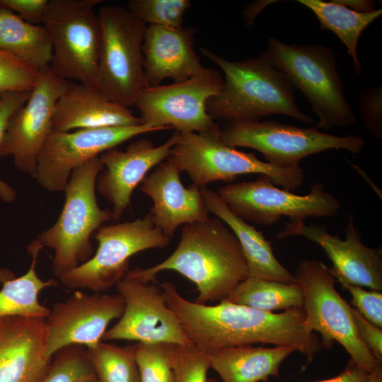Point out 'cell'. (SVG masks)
I'll return each mask as SVG.
<instances>
[{"instance_id":"23","label":"cell","mask_w":382,"mask_h":382,"mask_svg":"<svg viewBox=\"0 0 382 382\" xmlns=\"http://www.w3.org/2000/svg\"><path fill=\"white\" fill-rule=\"evenodd\" d=\"M52 124L53 131L70 132L142 123L128 108L110 100L99 88L69 81L56 103Z\"/></svg>"},{"instance_id":"10","label":"cell","mask_w":382,"mask_h":382,"mask_svg":"<svg viewBox=\"0 0 382 382\" xmlns=\"http://www.w3.org/2000/svg\"><path fill=\"white\" fill-rule=\"evenodd\" d=\"M95 238L98 248L91 258L59 277L64 286L105 292L126 276L132 256L163 248L170 241L155 226L149 213L131 221L101 226Z\"/></svg>"},{"instance_id":"7","label":"cell","mask_w":382,"mask_h":382,"mask_svg":"<svg viewBox=\"0 0 382 382\" xmlns=\"http://www.w3.org/2000/svg\"><path fill=\"white\" fill-rule=\"evenodd\" d=\"M98 88L110 100L132 107L146 88L142 45L146 25L127 8L99 11Z\"/></svg>"},{"instance_id":"1","label":"cell","mask_w":382,"mask_h":382,"mask_svg":"<svg viewBox=\"0 0 382 382\" xmlns=\"http://www.w3.org/2000/svg\"><path fill=\"white\" fill-rule=\"evenodd\" d=\"M166 304L178 318L192 345L205 352L246 345L289 346L311 362L321 348L316 332L306 325L302 307L271 313L232 303L200 304L184 298L175 286L161 284Z\"/></svg>"},{"instance_id":"25","label":"cell","mask_w":382,"mask_h":382,"mask_svg":"<svg viewBox=\"0 0 382 382\" xmlns=\"http://www.w3.org/2000/svg\"><path fill=\"white\" fill-rule=\"evenodd\" d=\"M296 349L289 346L239 345L208 352L210 368L222 382L267 381L278 376L282 362Z\"/></svg>"},{"instance_id":"6","label":"cell","mask_w":382,"mask_h":382,"mask_svg":"<svg viewBox=\"0 0 382 382\" xmlns=\"http://www.w3.org/2000/svg\"><path fill=\"white\" fill-rule=\"evenodd\" d=\"M220 132H178L177 141L167 158L200 188L215 181L231 182L247 174L266 175L275 185L291 192L302 185L303 171L301 167L285 168L262 161L254 153L225 144Z\"/></svg>"},{"instance_id":"21","label":"cell","mask_w":382,"mask_h":382,"mask_svg":"<svg viewBox=\"0 0 382 382\" xmlns=\"http://www.w3.org/2000/svg\"><path fill=\"white\" fill-rule=\"evenodd\" d=\"M45 318H0V382H38L52 357L45 354Z\"/></svg>"},{"instance_id":"8","label":"cell","mask_w":382,"mask_h":382,"mask_svg":"<svg viewBox=\"0 0 382 382\" xmlns=\"http://www.w3.org/2000/svg\"><path fill=\"white\" fill-rule=\"evenodd\" d=\"M100 0H49L42 21L52 45L50 67L67 81L98 88Z\"/></svg>"},{"instance_id":"45","label":"cell","mask_w":382,"mask_h":382,"mask_svg":"<svg viewBox=\"0 0 382 382\" xmlns=\"http://www.w3.org/2000/svg\"><path fill=\"white\" fill-rule=\"evenodd\" d=\"M86 382H98L96 378L88 381Z\"/></svg>"},{"instance_id":"14","label":"cell","mask_w":382,"mask_h":382,"mask_svg":"<svg viewBox=\"0 0 382 382\" xmlns=\"http://www.w3.org/2000/svg\"><path fill=\"white\" fill-rule=\"evenodd\" d=\"M161 130L140 124L73 132L52 131L39 155L35 178L49 192H64L76 168L133 137Z\"/></svg>"},{"instance_id":"24","label":"cell","mask_w":382,"mask_h":382,"mask_svg":"<svg viewBox=\"0 0 382 382\" xmlns=\"http://www.w3.org/2000/svg\"><path fill=\"white\" fill-rule=\"evenodd\" d=\"M201 192L209 212L221 220L238 239L247 263L248 277L296 283L294 274L279 262L261 231L232 212L216 192L206 187Z\"/></svg>"},{"instance_id":"38","label":"cell","mask_w":382,"mask_h":382,"mask_svg":"<svg viewBox=\"0 0 382 382\" xmlns=\"http://www.w3.org/2000/svg\"><path fill=\"white\" fill-rule=\"evenodd\" d=\"M361 115L365 127L375 137L382 138L381 88L365 90L360 93Z\"/></svg>"},{"instance_id":"3","label":"cell","mask_w":382,"mask_h":382,"mask_svg":"<svg viewBox=\"0 0 382 382\" xmlns=\"http://www.w3.org/2000/svg\"><path fill=\"white\" fill-rule=\"evenodd\" d=\"M200 51L224 73L220 91L206 105L214 120L230 123L280 114L307 124L314 122L297 107L292 86L270 64L265 52L255 58L234 62L204 47Z\"/></svg>"},{"instance_id":"26","label":"cell","mask_w":382,"mask_h":382,"mask_svg":"<svg viewBox=\"0 0 382 382\" xmlns=\"http://www.w3.org/2000/svg\"><path fill=\"white\" fill-rule=\"evenodd\" d=\"M0 50L39 70L50 66L53 51L43 25L27 22L1 4Z\"/></svg>"},{"instance_id":"42","label":"cell","mask_w":382,"mask_h":382,"mask_svg":"<svg viewBox=\"0 0 382 382\" xmlns=\"http://www.w3.org/2000/svg\"><path fill=\"white\" fill-rule=\"evenodd\" d=\"M337 2L359 13H369L374 11L375 4L372 1L365 0H335Z\"/></svg>"},{"instance_id":"35","label":"cell","mask_w":382,"mask_h":382,"mask_svg":"<svg viewBox=\"0 0 382 382\" xmlns=\"http://www.w3.org/2000/svg\"><path fill=\"white\" fill-rule=\"evenodd\" d=\"M39 71L0 50V96L11 92H30Z\"/></svg>"},{"instance_id":"27","label":"cell","mask_w":382,"mask_h":382,"mask_svg":"<svg viewBox=\"0 0 382 382\" xmlns=\"http://www.w3.org/2000/svg\"><path fill=\"white\" fill-rule=\"evenodd\" d=\"M42 246L38 240L33 242L28 248L32 262L28 271L3 284L0 290V318L19 316L45 319L49 315L50 309L40 303L39 294L45 288L56 286L59 282L54 279L42 280L35 271Z\"/></svg>"},{"instance_id":"16","label":"cell","mask_w":382,"mask_h":382,"mask_svg":"<svg viewBox=\"0 0 382 382\" xmlns=\"http://www.w3.org/2000/svg\"><path fill=\"white\" fill-rule=\"evenodd\" d=\"M69 82L50 66L40 69L29 98L8 123L0 144V156H12L16 168L33 178L40 151L53 131L56 103Z\"/></svg>"},{"instance_id":"4","label":"cell","mask_w":382,"mask_h":382,"mask_svg":"<svg viewBox=\"0 0 382 382\" xmlns=\"http://www.w3.org/2000/svg\"><path fill=\"white\" fill-rule=\"evenodd\" d=\"M267 44L265 52L270 64L306 98L318 117V129L348 127L357 122L330 47L289 45L272 37Z\"/></svg>"},{"instance_id":"20","label":"cell","mask_w":382,"mask_h":382,"mask_svg":"<svg viewBox=\"0 0 382 382\" xmlns=\"http://www.w3.org/2000/svg\"><path fill=\"white\" fill-rule=\"evenodd\" d=\"M181 170L166 158L141 183L140 190L151 198V220L165 236L172 238L181 225L209 218L201 188L194 184L185 187Z\"/></svg>"},{"instance_id":"30","label":"cell","mask_w":382,"mask_h":382,"mask_svg":"<svg viewBox=\"0 0 382 382\" xmlns=\"http://www.w3.org/2000/svg\"><path fill=\"white\" fill-rule=\"evenodd\" d=\"M135 350L136 344L119 346L103 341L86 348L98 382H141Z\"/></svg>"},{"instance_id":"44","label":"cell","mask_w":382,"mask_h":382,"mask_svg":"<svg viewBox=\"0 0 382 382\" xmlns=\"http://www.w3.org/2000/svg\"><path fill=\"white\" fill-rule=\"evenodd\" d=\"M366 382H382V367L380 366L369 373Z\"/></svg>"},{"instance_id":"41","label":"cell","mask_w":382,"mask_h":382,"mask_svg":"<svg viewBox=\"0 0 382 382\" xmlns=\"http://www.w3.org/2000/svg\"><path fill=\"white\" fill-rule=\"evenodd\" d=\"M369 374L350 360L346 368L337 376L313 382H366Z\"/></svg>"},{"instance_id":"34","label":"cell","mask_w":382,"mask_h":382,"mask_svg":"<svg viewBox=\"0 0 382 382\" xmlns=\"http://www.w3.org/2000/svg\"><path fill=\"white\" fill-rule=\"evenodd\" d=\"M136 360L141 382H175L164 344H136Z\"/></svg>"},{"instance_id":"11","label":"cell","mask_w":382,"mask_h":382,"mask_svg":"<svg viewBox=\"0 0 382 382\" xmlns=\"http://www.w3.org/2000/svg\"><path fill=\"white\" fill-rule=\"evenodd\" d=\"M220 137L229 146L255 149L267 163L285 168L300 167L302 158L330 149H343L356 155L365 145L364 139L357 135L335 136L315 127L301 128L273 120L227 123Z\"/></svg>"},{"instance_id":"13","label":"cell","mask_w":382,"mask_h":382,"mask_svg":"<svg viewBox=\"0 0 382 382\" xmlns=\"http://www.w3.org/2000/svg\"><path fill=\"white\" fill-rule=\"evenodd\" d=\"M216 193L236 215L264 226L274 224L282 216L302 221L332 216L341 208L340 201L322 183L313 184L308 194L299 195L276 187L264 175L253 181L226 185Z\"/></svg>"},{"instance_id":"43","label":"cell","mask_w":382,"mask_h":382,"mask_svg":"<svg viewBox=\"0 0 382 382\" xmlns=\"http://www.w3.org/2000/svg\"><path fill=\"white\" fill-rule=\"evenodd\" d=\"M14 272L6 268H0V283H5L7 281L16 278Z\"/></svg>"},{"instance_id":"22","label":"cell","mask_w":382,"mask_h":382,"mask_svg":"<svg viewBox=\"0 0 382 382\" xmlns=\"http://www.w3.org/2000/svg\"><path fill=\"white\" fill-rule=\"evenodd\" d=\"M195 33L192 28L146 25L142 45L146 87L158 86L166 79L183 82L202 71Z\"/></svg>"},{"instance_id":"29","label":"cell","mask_w":382,"mask_h":382,"mask_svg":"<svg viewBox=\"0 0 382 382\" xmlns=\"http://www.w3.org/2000/svg\"><path fill=\"white\" fill-rule=\"evenodd\" d=\"M229 301L266 312L302 307L303 294L296 283L248 277L226 298Z\"/></svg>"},{"instance_id":"40","label":"cell","mask_w":382,"mask_h":382,"mask_svg":"<svg viewBox=\"0 0 382 382\" xmlns=\"http://www.w3.org/2000/svg\"><path fill=\"white\" fill-rule=\"evenodd\" d=\"M49 0H0V4L16 11L24 21L39 25L42 23Z\"/></svg>"},{"instance_id":"28","label":"cell","mask_w":382,"mask_h":382,"mask_svg":"<svg viewBox=\"0 0 382 382\" xmlns=\"http://www.w3.org/2000/svg\"><path fill=\"white\" fill-rule=\"evenodd\" d=\"M318 20L322 30L335 33L347 47L354 67L355 76L361 73V64L357 56L359 39L363 31L382 13V9L359 13L337 2L322 0H299Z\"/></svg>"},{"instance_id":"37","label":"cell","mask_w":382,"mask_h":382,"mask_svg":"<svg viewBox=\"0 0 382 382\" xmlns=\"http://www.w3.org/2000/svg\"><path fill=\"white\" fill-rule=\"evenodd\" d=\"M30 92H11L0 96V144L12 115L28 100ZM16 197L13 188L0 178V198L5 202H13Z\"/></svg>"},{"instance_id":"17","label":"cell","mask_w":382,"mask_h":382,"mask_svg":"<svg viewBox=\"0 0 382 382\" xmlns=\"http://www.w3.org/2000/svg\"><path fill=\"white\" fill-rule=\"evenodd\" d=\"M124 309L118 293L88 294L77 291L66 301L55 303L45 320V355L52 357L69 345L95 347L103 341L110 322L120 318Z\"/></svg>"},{"instance_id":"36","label":"cell","mask_w":382,"mask_h":382,"mask_svg":"<svg viewBox=\"0 0 382 382\" xmlns=\"http://www.w3.org/2000/svg\"><path fill=\"white\" fill-rule=\"evenodd\" d=\"M352 297L351 304L366 320L382 328V293L367 291L363 287L348 284H340Z\"/></svg>"},{"instance_id":"46","label":"cell","mask_w":382,"mask_h":382,"mask_svg":"<svg viewBox=\"0 0 382 382\" xmlns=\"http://www.w3.org/2000/svg\"><path fill=\"white\" fill-rule=\"evenodd\" d=\"M209 382H217V381H216L214 379H209Z\"/></svg>"},{"instance_id":"9","label":"cell","mask_w":382,"mask_h":382,"mask_svg":"<svg viewBox=\"0 0 382 382\" xmlns=\"http://www.w3.org/2000/svg\"><path fill=\"white\" fill-rule=\"evenodd\" d=\"M294 277L303 290L306 325L321 335V346L330 349L337 341L351 361L368 373L381 366L360 340L352 307L336 290L330 268L318 260L306 259L298 264Z\"/></svg>"},{"instance_id":"19","label":"cell","mask_w":382,"mask_h":382,"mask_svg":"<svg viewBox=\"0 0 382 382\" xmlns=\"http://www.w3.org/2000/svg\"><path fill=\"white\" fill-rule=\"evenodd\" d=\"M178 132L163 144H154L149 139H138L125 151L112 148L99 156L103 169L98 174L96 187L113 205L114 220L120 219L131 202L136 187L149 170L169 156L177 141Z\"/></svg>"},{"instance_id":"5","label":"cell","mask_w":382,"mask_h":382,"mask_svg":"<svg viewBox=\"0 0 382 382\" xmlns=\"http://www.w3.org/2000/svg\"><path fill=\"white\" fill-rule=\"evenodd\" d=\"M103 169L97 156L71 172L58 219L37 237L42 245L54 250L52 272L58 278L91 258V235L113 219L112 211L101 209L96 199V180Z\"/></svg>"},{"instance_id":"15","label":"cell","mask_w":382,"mask_h":382,"mask_svg":"<svg viewBox=\"0 0 382 382\" xmlns=\"http://www.w3.org/2000/svg\"><path fill=\"white\" fill-rule=\"evenodd\" d=\"M115 286L125 309L118 322L106 330L103 340L192 345L166 304L156 279L146 282L126 274Z\"/></svg>"},{"instance_id":"32","label":"cell","mask_w":382,"mask_h":382,"mask_svg":"<svg viewBox=\"0 0 382 382\" xmlns=\"http://www.w3.org/2000/svg\"><path fill=\"white\" fill-rule=\"evenodd\" d=\"M175 382H209L207 352L194 345L164 344Z\"/></svg>"},{"instance_id":"39","label":"cell","mask_w":382,"mask_h":382,"mask_svg":"<svg viewBox=\"0 0 382 382\" xmlns=\"http://www.w3.org/2000/svg\"><path fill=\"white\" fill-rule=\"evenodd\" d=\"M352 314L358 335L371 354L382 362V328L366 320L352 307Z\"/></svg>"},{"instance_id":"2","label":"cell","mask_w":382,"mask_h":382,"mask_svg":"<svg viewBox=\"0 0 382 382\" xmlns=\"http://www.w3.org/2000/svg\"><path fill=\"white\" fill-rule=\"evenodd\" d=\"M166 270L194 283L198 292L195 301L200 304L226 299L248 277L238 239L216 217L184 225L176 248L167 258L150 267L129 270L127 274L148 282Z\"/></svg>"},{"instance_id":"33","label":"cell","mask_w":382,"mask_h":382,"mask_svg":"<svg viewBox=\"0 0 382 382\" xmlns=\"http://www.w3.org/2000/svg\"><path fill=\"white\" fill-rule=\"evenodd\" d=\"M190 0H130L127 8L145 25L181 27Z\"/></svg>"},{"instance_id":"12","label":"cell","mask_w":382,"mask_h":382,"mask_svg":"<svg viewBox=\"0 0 382 382\" xmlns=\"http://www.w3.org/2000/svg\"><path fill=\"white\" fill-rule=\"evenodd\" d=\"M223 83L219 71L204 67L185 81L145 88L134 106L144 125L180 132H218L221 128L209 115L206 105Z\"/></svg>"},{"instance_id":"31","label":"cell","mask_w":382,"mask_h":382,"mask_svg":"<svg viewBox=\"0 0 382 382\" xmlns=\"http://www.w3.org/2000/svg\"><path fill=\"white\" fill-rule=\"evenodd\" d=\"M96 378L86 348L74 345L54 354L48 370L38 382H86Z\"/></svg>"},{"instance_id":"18","label":"cell","mask_w":382,"mask_h":382,"mask_svg":"<svg viewBox=\"0 0 382 382\" xmlns=\"http://www.w3.org/2000/svg\"><path fill=\"white\" fill-rule=\"evenodd\" d=\"M346 238L332 235L324 226H307L302 220H291L277 234V238L299 236L318 244L332 263L330 272L340 284L382 291L381 248H369L361 240L350 214L345 228Z\"/></svg>"}]
</instances>
